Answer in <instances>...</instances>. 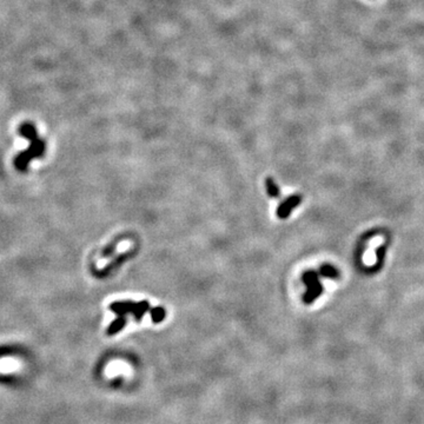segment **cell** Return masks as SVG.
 Returning <instances> with one entry per match:
<instances>
[{"label": "cell", "mask_w": 424, "mask_h": 424, "mask_svg": "<svg viewBox=\"0 0 424 424\" xmlns=\"http://www.w3.org/2000/svg\"><path fill=\"white\" fill-rule=\"evenodd\" d=\"M116 250V244H111L110 247H106V249L103 251V257H107V256H110V254L113 252V251Z\"/></svg>", "instance_id": "8fae6325"}, {"label": "cell", "mask_w": 424, "mask_h": 424, "mask_svg": "<svg viewBox=\"0 0 424 424\" xmlns=\"http://www.w3.org/2000/svg\"><path fill=\"white\" fill-rule=\"evenodd\" d=\"M301 197L298 196H291L289 197V198L286 199V201H284L282 204L280 205V208H278L277 210V214L278 217L282 218V219H285V218L289 217V214L291 213V211L295 209L297 205L301 203Z\"/></svg>", "instance_id": "277c9868"}, {"label": "cell", "mask_w": 424, "mask_h": 424, "mask_svg": "<svg viewBox=\"0 0 424 424\" xmlns=\"http://www.w3.org/2000/svg\"><path fill=\"white\" fill-rule=\"evenodd\" d=\"M19 133L23 137L30 141V147H27L24 152L18 154L14 159V165L17 170L25 172L27 165L33 158H40L45 153V141L39 138L35 127L30 123L21 124L19 127Z\"/></svg>", "instance_id": "6da1fadb"}, {"label": "cell", "mask_w": 424, "mask_h": 424, "mask_svg": "<svg viewBox=\"0 0 424 424\" xmlns=\"http://www.w3.org/2000/svg\"><path fill=\"white\" fill-rule=\"evenodd\" d=\"M265 185H266V191H268L269 196L278 197V195H280V189H278L277 184L275 183L272 178H268V179L265 180Z\"/></svg>", "instance_id": "9c48e42d"}, {"label": "cell", "mask_w": 424, "mask_h": 424, "mask_svg": "<svg viewBox=\"0 0 424 424\" xmlns=\"http://www.w3.org/2000/svg\"><path fill=\"white\" fill-rule=\"evenodd\" d=\"M150 310V304L147 301H141L138 303H135V308H133L132 314L135 315L136 319L139 320L141 319V317L146 314V311Z\"/></svg>", "instance_id": "8992f818"}, {"label": "cell", "mask_w": 424, "mask_h": 424, "mask_svg": "<svg viewBox=\"0 0 424 424\" xmlns=\"http://www.w3.org/2000/svg\"><path fill=\"white\" fill-rule=\"evenodd\" d=\"M303 281L305 282V284H307L309 287L304 299L307 303H310L320 293V284L319 282H318L317 275L315 274V272H307V274L303 276Z\"/></svg>", "instance_id": "7a4b0ae2"}, {"label": "cell", "mask_w": 424, "mask_h": 424, "mask_svg": "<svg viewBox=\"0 0 424 424\" xmlns=\"http://www.w3.org/2000/svg\"><path fill=\"white\" fill-rule=\"evenodd\" d=\"M125 324H126L125 317H124V316H119V317L117 318L116 320H113V322L111 323L110 326H108L107 334L108 335L117 334V332L119 331V330H122L124 328V326H125Z\"/></svg>", "instance_id": "52a82bcc"}, {"label": "cell", "mask_w": 424, "mask_h": 424, "mask_svg": "<svg viewBox=\"0 0 424 424\" xmlns=\"http://www.w3.org/2000/svg\"><path fill=\"white\" fill-rule=\"evenodd\" d=\"M133 308H135V303L131 301L125 302H114L110 305L112 313L117 314L118 316H125L126 314L132 313Z\"/></svg>", "instance_id": "5b68a950"}, {"label": "cell", "mask_w": 424, "mask_h": 424, "mask_svg": "<svg viewBox=\"0 0 424 424\" xmlns=\"http://www.w3.org/2000/svg\"><path fill=\"white\" fill-rule=\"evenodd\" d=\"M151 317H152V320L154 323H160L163 319L165 318V309L162 307H156L151 309Z\"/></svg>", "instance_id": "ba28073f"}, {"label": "cell", "mask_w": 424, "mask_h": 424, "mask_svg": "<svg viewBox=\"0 0 424 424\" xmlns=\"http://www.w3.org/2000/svg\"><path fill=\"white\" fill-rule=\"evenodd\" d=\"M322 274L324 276H326V277H336V276H337V272H336L335 269L332 268V266H328V265L323 266Z\"/></svg>", "instance_id": "30bf717a"}, {"label": "cell", "mask_w": 424, "mask_h": 424, "mask_svg": "<svg viewBox=\"0 0 424 424\" xmlns=\"http://www.w3.org/2000/svg\"><path fill=\"white\" fill-rule=\"evenodd\" d=\"M383 241L384 238L382 237V236H376V237L371 239L370 243H369V247L366 249L364 254H363V263H364L365 265L372 266L376 263L377 257L376 253H375V249L380 247V245L383 243Z\"/></svg>", "instance_id": "3957f363"}]
</instances>
